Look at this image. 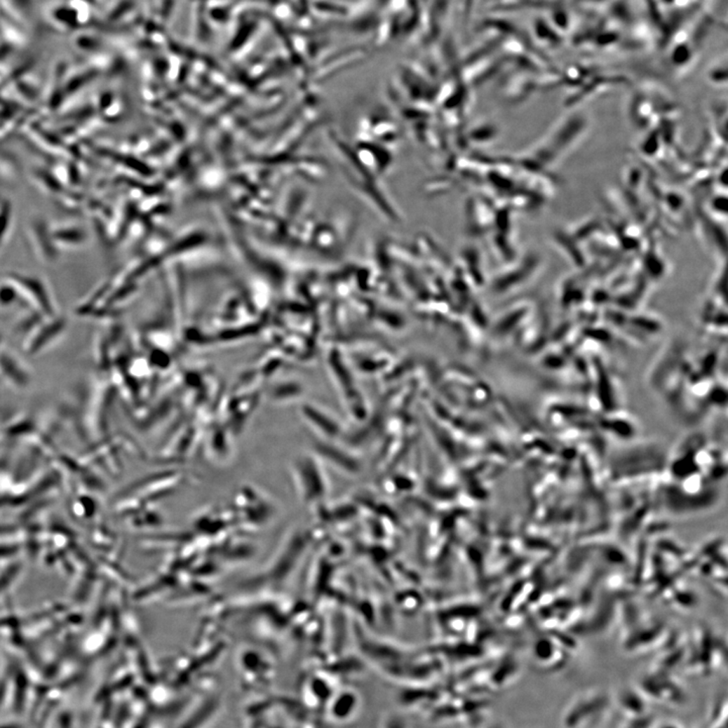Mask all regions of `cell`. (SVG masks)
<instances>
[{"instance_id": "cell-1", "label": "cell", "mask_w": 728, "mask_h": 728, "mask_svg": "<svg viewBox=\"0 0 728 728\" xmlns=\"http://www.w3.org/2000/svg\"><path fill=\"white\" fill-rule=\"evenodd\" d=\"M659 728H679V727H675V725H665V727H659Z\"/></svg>"}]
</instances>
